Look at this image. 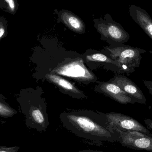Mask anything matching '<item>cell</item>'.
Returning a JSON list of instances; mask_svg holds the SVG:
<instances>
[{
    "label": "cell",
    "mask_w": 152,
    "mask_h": 152,
    "mask_svg": "<svg viewBox=\"0 0 152 152\" xmlns=\"http://www.w3.org/2000/svg\"><path fill=\"white\" fill-rule=\"evenodd\" d=\"M61 122L69 131L84 140L100 144L118 142V133L108 124L102 113L86 110L64 112Z\"/></svg>",
    "instance_id": "cell-1"
},
{
    "label": "cell",
    "mask_w": 152,
    "mask_h": 152,
    "mask_svg": "<svg viewBox=\"0 0 152 152\" xmlns=\"http://www.w3.org/2000/svg\"><path fill=\"white\" fill-rule=\"evenodd\" d=\"M34 90L20 91L17 97L22 113L26 117V126L38 132H45L49 126L46 108L37 100Z\"/></svg>",
    "instance_id": "cell-2"
},
{
    "label": "cell",
    "mask_w": 152,
    "mask_h": 152,
    "mask_svg": "<svg viewBox=\"0 0 152 152\" xmlns=\"http://www.w3.org/2000/svg\"><path fill=\"white\" fill-rule=\"evenodd\" d=\"M103 52L118 63L117 74H126L128 75L134 73L136 69L139 67L142 58V54L146 53L143 49L125 44L105 46Z\"/></svg>",
    "instance_id": "cell-3"
},
{
    "label": "cell",
    "mask_w": 152,
    "mask_h": 152,
    "mask_svg": "<svg viewBox=\"0 0 152 152\" xmlns=\"http://www.w3.org/2000/svg\"><path fill=\"white\" fill-rule=\"evenodd\" d=\"M93 21L102 40L108 43L110 46L124 44L130 38L129 33L120 24L113 20L109 13L105 14L103 18L94 19Z\"/></svg>",
    "instance_id": "cell-4"
},
{
    "label": "cell",
    "mask_w": 152,
    "mask_h": 152,
    "mask_svg": "<svg viewBox=\"0 0 152 152\" xmlns=\"http://www.w3.org/2000/svg\"><path fill=\"white\" fill-rule=\"evenodd\" d=\"M82 59H73L63 62L51 71V74L68 77L82 83L89 84L97 80L96 77L84 64Z\"/></svg>",
    "instance_id": "cell-5"
},
{
    "label": "cell",
    "mask_w": 152,
    "mask_h": 152,
    "mask_svg": "<svg viewBox=\"0 0 152 152\" xmlns=\"http://www.w3.org/2000/svg\"><path fill=\"white\" fill-rule=\"evenodd\" d=\"M114 130L118 136V142L122 146L132 150L152 152V135L136 131Z\"/></svg>",
    "instance_id": "cell-6"
},
{
    "label": "cell",
    "mask_w": 152,
    "mask_h": 152,
    "mask_svg": "<svg viewBox=\"0 0 152 152\" xmlns=\"http://www.w3.org/2000/svg\"><path fill=\"white\" fill-rule=\"evenodd\" d=\"M102 113L106 118L109 126L113 129L124 131H138L152 135L148 129L132 117L118 113Z\"/></svg>",
    "instance_id": "cell-7"
},
{
    "label": "cell",
    "mask_w": 152,
    "mask_h": 152,
    "mask_svg": "<svg viewBox=\"0 0 152 152\" xmlns=\"http://www.w3.org/2000/svg\"><path fill=\"white\" fill-rule=\"evenodd\" d=\"M82 59L91 69L103 66L104 69L112 70L117 74L118 72V63L103 51L88 50L83 54Z\"/></svg>",
    "instance_id": "cell-8"
},
{
    "label": "cell",
    "mask_w": 152,
    "mask_h": 152,
    "mask_svg": "<svg viewBox=\"0 0 152 152\" xmlns=\"http://www.w3.org/2000/svg\"><path fill=\"white\" fill-rule=\"evenodd\" d=\"M94 90L96 93L103 94L121 104H134L136 103L134 99L119 87L109 81L98 82Z\"/></svg>",
    "instance_id": "cell-9"
},
{
    "label": "cell",
    "mask_w": 152,
    "mask_h": 152,
    "mask_svg": "<svg viewBox=\"0 0 152 152\" xmlns=\"http://www.w3.org/2000/svg\"><path fill=\"white\" fill-rule=\"evenodd\" d=\"M119 87L127 94L135 100L136 103L146 104V98L140 88L126 76L116 74L109 80Z\"/></svg>",
    "instance_id": "cell-10"
},
{
    "label": "cell",
    "mask_w": 152,
    "mask_h": 152,
    "mask_svg": "<svg viewBox=\"0 0 152 152\" xmlns=\"http://www.w3.org/2000/svg\"><path fill=\"white\" fill-rule=\"evenodd\" d=\"M47 81L52 83L58 88L64 94L69 95L74 98H86L84 92L80 90L73 83L63 77L55 74L48 73L45 76Z\"/></svg>",
    "instance_id": "cell-11"
},
{
    "label": "cell",
    "mask_w": 152,
    "mask_h": 152,
    "mask_svg": "<svg viewBox=\"0 0 152 152\" xmlns=\"http://www.w3.org/2000/svg\"><path fill=\"white\" fill-rule=\"evenodd\" d=\"M58 22H61L71 31L78 34L86 32V25L83 20L74 12L66 10H60L57 12Z\"/></svg>",
    "instance_id": "cell-12"
},
{
    "label": "cell",
    "mask_w": 152,
    "mask_h": 152,
    "mask_svg": "<svg viewBox=\"0 0 152 152\" xmlns=\"http://www.w3.org/2000/svg\"><path fill=\"white\" fill-rule=\"evenodd\" d=\"M129 13L134 22L152 39V19L150 14L144 9L134 4L129 7Z\"/></svg>",
    "instance_id": "cell-13"
},
{
    "label": "cell",
    "mask_w": 152,
    "mask_h": 152,
    "mask_svg": "<svg viewBox=\"0 0 152 152\" xmlns=\"http://www.w3.org/2000/svg\"><path fill=\"white\" fill-rule=\"evenodd\" d=\"M18 113L5 101V98L0 94V117L8 118H12Z\"/></svg>",
    "instance_id": "cell-14"
},
{
    "label": "cell",
    "mask_w": 152,
    "mask_h": 152,
    "mask_svg": "<svg viewBox=\"0 0 152 152\" xmlns=\"http://www.w3.org/2000/svg\"><path fill=\"white\" fill-rule=\"evenodd\" d=\"M18 0H0V9L12 15H15L19 9Z\"/></svg>",
    "instance_id": "cell-15"
},
{
    "label": "cell",
    "mask_w": 152,
    "mask_h": 152,
    "mask_svg": "<svg viewBox=\"0 0 152 152\" xmlns=\"http://www.w3.org/2000/svg\"><path fill=\"white\" fill-rule=\"evenodd\" d=\"M8 21L4 17L0 16V41L7 36Z\"/></svg>",
    "instance_id": "cell-16"
},
{
    "label": "cell",
    "mask_w": 152,
    "mask_h": 152,
    "mask_svg": "<svg viewBox=\"0 0 152 152\" xmlns=\"http://www.w3.org/2000/svg\"><path fill=\"white\" fill-rule=\"evenodd\" d=\"M20 147V146H8L0 145V152H18Z\"/></svg>",
    "instance_id": "cell-17"
},
{
    "label": "cell",
    "mask_w": 152,
    "mask_h": 152,
    "mask_svg": "<svg viewBox=\"0 0 152 152\" xmlns=\"http://www.w3.org/2000/svg\"><path fill=\"white\" fill-rule=\"evenodd\" d=\"M144 84L149 90V94L152 96V81L150 80H143Z\"/></svg>",
    "instance_id": "cell-18"
},
{
    "label": "cell",
    "mask_w": 152,
    "mask_h": 152,
    "mask_svg": "<svg viewBox=\"0 0 152 152\" xmlns=\"http://www.w3.org/2000/svg\"><path fill=\"white\" fill-rule=\"evenodd\" d=\"M144 122L149 129L152 130V120L148 118L145 119Z\"/></svg>",
    "instance_id": "cell-19"
},
{
    "label": "cell",
    "mask_w": 152,
    "mask_h": 152,
    "mask_svg": "<svg viewBox=\"0 0 152 152\" xmlns=\"http://www.w3.org/2000/svg\"><path fill=\"white\" fill-rule=\"evenodd\" d=\"M79 152H105L102 151H96V150H84L80 151Z\"/></svg>",
    "instance_id": "cell-20"
}]
</instances>
